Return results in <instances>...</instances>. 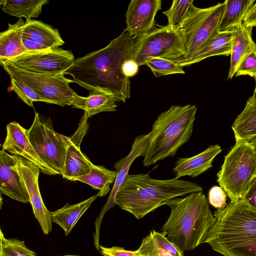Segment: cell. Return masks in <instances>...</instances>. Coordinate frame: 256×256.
<instances>
[{
  "label": "cell",
  "mask_w": 256,
  "mask_h": 256,
  "mask_svg": "<svg viewBox=\"0 0 256 256\" xmlns=\"http://www.w3.org/2000/svg\"><path fill=\"white\" fill-rule=\"evenodd\" d=\"M136 38L124 29L100 50L75 59L64 73L90 93L94 90L112 92L118 102H125L130 96V78L122 73L123 63L132 58Z\"/></svg>",
  "instance_id": "obj_1"
},
{
  "label": "cell",
  "mask_w": 256,
  "mask_h": 256,
  "mask_svg": "<svg viewBox=\"0 0 256 256\" xmlns=\"http://www.w3.org/2000/svg\"><path fill=\"white\" fill-rule=\"evenodd\" d=\"M204 243L224 256H256V212L242 198L214 212Z\"/></svg>",
  "instance_id": "obj_2"
},
{
  "label": "cell",
  "mask_w": 256,
  "mask_h": 256,
  "mask_svg": "<svg viewBox=\"0 0 256 256\" xmlns=\"http://www.w3.org/2000/svg\"><path fill=\"white\" fill-rule=\"evenodd\" d=\"M202 192L196 183L176 178L160 180L148 174H129L117 191L115 206L140 219L168 200Z\"/></svg>",
  "instance_id": "obj_3"
},
{
  "label": "cell",
  "mask_w": 256,
  "mask_h": 256,
  "mask_svg": "<svg viewBox=\"0 0 256 256\" xmlns=\"http://www.w3.org/2000/svg\"><path fill=\"white\" fill-rule=\"evenodd\" d=\"M164 204L170 206V214L162 233L168 240L183 253L204 243L216 220L202 192L190 193L183 198H175Z\"/></svg>",
  "instance_id": "obj_4"
},
{
  "label": "cell",
  "mask_w": 256,
  "mask_h": 256,
  "mask_svg": "<svg viewBox=\"0 0 256 256\" xmlns=\"http://www.w3.org/2000/svg\"><path fill=\"white\" fill-rule=\"evenodd\" d=\"M196 111L194 104L173 105L158 116L150 132L144 166L152 165L176 154L192 135Z\"/></svg>",
  "instance_id": "obj_5"
},
{
  "label": "cell",
  "mask_w": 256,
  "mask_h": 256,
  "mask_svg": "<svg viewBox=\"0 0 256 256\" xmlns=\"http://www.w3.org/2000/svg\"><path fill=\"white\" fill-rule=\"evenodd\" d=\"M256 176V154L247 141L236 140L225 156L217 182L230 201L242 198L252 181Z\"/></svg>",
  "instance_id": "obj_6"
},
{
  "label": "cell",
  "mask_w": 256,
  "mask_h": 256,
  "mask_svg": "<svg viewBox=\"0 0 256 256\" xmlns=\"http://www.w3.org/2000/svg\"><path fill=\"white\" fill-rule=\"evenodd\" d=\"M186 52V40L182 30L168 24L136 39L132 60L140 66L146 64L150 58L176 60L184 56Z\"/></svg>",
  "instance_id": "obj_7"
},
{
  "label": "cell",
  "mask_w": 256,
  "mask_h": 256,
  "mask_svg": "<svg viewBox=\"0 0 256 256\" xmlns=\"http://www.w3.org/2000/svg\"><path fill=\"white\" fill-rule=\"evenodd\" d=\"M33 148L42 160L57 174L64 170L69 137L56 132L50 118L35 112L34 122L26 130Z\"/></svg>",
  "instance_id": "obj_8"
},
{
  "label": "cell",
  "mask_w": 256,
  "mask_h": 256,
  "mask_svg": "<svg viewBox=\"0 0 256 256\" xmlns=\"http://www.w3.org/2000/svg\"><path fill=\"white\" fill-rule=\"evenodd\" d=\"M9 76L25 82L42 98L46 102L62 106H72L78 94L70 86L72 80L64 74L52 76L29 72L14 66L7 62H0Z\"/></svg>",
  "instance_id": "obj_9"
},
{
  "label": "cell",
  "mask_w": 256,
  "mask_h": 256,
  "mask_svg": "<svg viewBox=\"0 0 256 256\" xmlns=\"http://www.w3.org/2000/svg\"><path fill=\"white\" fill-rule=\"evenodd\" d=\"M225 5L224 2L206 8L196 6L178 28L183 33L186 46V54L180 58H190L219 32Z\"/></svg>",
  "instance_id": "obj_10"
},
{
  "label": "cell",
  "mask_w": 256,
  "mask_h": 256,
  "mask_svg": "<svg viewBox=\"0 0 256 256\" xmlns=\"http://www.w3.org/2000/svg\"><path fill=\"white\" fill-rule=\"evenodd\" d=\"M74 60L72 51L58 48L45 50L28 51L6 62L29 72L60 76L64 74Z\"/></svg>",
  "instance_id": "obj_11"
},
{
  "label": "cell",
  "mask_w": 256,
  "mask_h": 256,
  "mask_svg": "<svg viewBox=\"0 0 256 256\" xmlns=\"http://www.w3.org/2000/svg\"><path fill=\"white\" fill-rule=\"evenodd\" d=\"M18 170L30 196L33 213L43 233L48 234L52 229L50 212L45 206L38 186L41 170L36 164L20 156H15Z\"/></svg>",
  "instance_id": "obj_12"
},
{
  "label": "cell",
  "mask_w": 256,
  "mask_h": 256,
  "mask_svg": "<svg viewBox=\"0 0 256 256\" xmlns=\"http://www.w3.org/2000/svg\"><path fill=\"white\" fill-rule=\"evenodd\" d=\"M88 116L86 112L80 120L78 128L74 134L69 137L62 176L68 180L74 181L78 177L85 176L94 168V164L80 150V144L89 128Z\"/></svg>",
  "instance_id": "obj_13"
},
{
  "label": "cell",
  "mask_w": 256,
  "mask_h": 256,
  "mask_svg": "<svg viewBox=\"0 0 256 256\" xmlns=\"http://www.w3.org/2000/svg\"><path fill=\"white\" fill-rule=\"evenodd\" d=\"M161 8L160 0H130L125 14L126 30L136 39L150 32Z\"/></svg>",
  "instance_id": "obj_14"
},
{
  "label": "cell",
  "mask_w": 256,
  "mask_h": 256,
  "mask_svg": "<svg viewBox=\"0 0 256 256\" xmlns=\"http://www.w3.org/2000/svg\"><path fill=\"white\" fill-rule=\"evenodd\" d=\"M6 130V137L2 145L3 150L10 152L14 156H22L32 162L44 174L50 176L57 174L35 151L27 136V130L16 122L8 124Z\"/></svg>",
  "instance_id": "obj_15"
},
{
  "label": "cell",
  "mask_w": 256,
  "mask_h": 256,
  "mask_svg": "<svg viewBox=\"0 0 256 256\" xmlns=\"http://www.w3.org/2000/svg\"><path fill=\"white\" fill-rule=\"evenodd\" d=\"M22 38L28 52L58 48L64 44L58 29L32 19L25 22Z\"/></svg>",
  "instance_id": "obj_16"
},
{
  "label": "cell",
  "mask_w": 256,
  "mask_h": 256,
  "mask_svg": "<svg viewBox=\"0 0 256 256\" xmlns=\"http://www.w3.org/2000/svg\"><path fill=\"white\" fill-rule=\"evenodd\" d=\"M0 192L23 203L30 202L24 184L18 170L15 156L0 152Z\"/></svg>",
  "instance_id": "obj_17"
},
{
  "label": "cell",
  "mask_w": 256,
  "mask_h": 256,
  "mask_svg": "<svg viewBox=\"0 0 256 256\" xmlns=\"http://www.w3.org/2000/svg\"><path fill=\"white\" fill-rule=\"evenodd\" d=\"M150 132L136 136L129 154L115 163L114 168L116 172V177L108 200L102 210L103 214L115 206L114 198L117 191L128 175L130 168L134 160L139 156H145L150 143Z\"/></svg>",
  "instance_id": "obj_18"
},
{
  "label": "cell",
  "mask_w": 256,
  "mask_h": 256,
  "mask_svg": "<svg viewBox=\"0 0 256 256\" xmlns=\"http://www.w3.org/2000/svg\"><path fill=\"white\" fill-rule=\"evenodd\" d=\"M222 150L219 145H212L193 156L178 158L173 172L177 178L184 176L196 177L212 166L214 158Z\"/></svg>",
  "instance_id": "obj_19"
},
{
  "label": "cell",
  "mask_w": 256,
  "mask_h": 256,
  "mask_svg": "<svg viewBox=\"0 0 256 256\" xmlns=\"http://www.w3.org/2000/svg\"><path fill=\"white\" fill-rule=\"evenodd\" d=\"M234 30L219 31L204 46L190 58L174 60L178 66H187L198 62L206 58L216 56L230 55Z\"/></svg>",
  "instance_id": "obj_20"
},
{
  "label": "cell",
  "mask_w": 256,
  "mask_h": 256,
  "mask_svg": "<svg viewBox=\"0 0 256 256\" xmlns=\"http://www.w3.org/2000/svg\"><path fill=\"white\" fill-rule=\"evenodd\" d=\"M234 30L228 80L233 78L244 59L256 50V44L252 38V28L246 27L242 22Z\"/></svg>",
  "instance_id": "obj_21"
},
{
  "label": "cell",
  "mask_w": 256,
  "mask_h": 256,
  "mask_svg": "<svg viewBox=\"0 0 256 256\" xmlns=\"http://www.w3.org/2000/svg\"><path fill=\"white\" fill-rule=\"evenodd\" d=\"M24 23L25 22L20 18L13 24H8L7 30L0 33V62L28 52L22 38Z\"/></svg>",
  "instance_id": "obj_22"
},
{
  "label": "cell",
  "mask_w": 256,
  "mask_h": 256,
  "mask_svg": "<svg viewBox=\"0 0 256 256\" xmlns=\"http://www.w3.org/2000/svg\"><path fill=\"white\" fill-rule=\"evenodd\" d=\"M116 102L114 95L109 91L94 90L88 97L78 95L72 107L83 110L90 118L102 112H116Z\"/></svg>",
  "instance_id": "obj_23"
},
{
  "label": "cell",
  "mask_w": 256,
  "mask_h": 256,
  "mask_svg": "<svg viewBox=\"0 0 256 256\" xmlns=\"http://www.w3.org/2000/svg\"><path fill=\"white\" fill-rule=\"evenodd\" d=\"M134 252L140 256H184L176 245L154 230L144 238L139 248Z\"/></svg>",
  "instance_id": "obj_24"
},
{
  "label": "cell",
  "mask_w": 256,
  "mask_h": 256,
  "mask_svg": "<svg viewBox=\"0 0 256 256\" xmlns=\"http://www.w3.org/2000/svg\"><path fill=\"white\" fill-rule=\"evenodd\" d=\"M232 128L236 140L248 142L256 136V90L248 100L242 112L234 120Z\"/></svg>",
  "instance_id": "obj_25"
},
{
  "label": "cell",
  "mask_w": 256,
  "mask_h": 256,
  "mask_svg": "<svg viewBox=\"0 0 256 256\" xmlns=\"http://www.w3.org/2000/svg\"><path fill=\"white\" fill-rule=\"evenodd\" d=\"M97 194L80 203L66 204L62 208L50 212L52 222L58 224L68 236L78 220L98 197Z\"/></svg>",
  "instance_id": "obj_26"
},
{
  "label": "cell",
  "mask_w": 256,
  "mask_h": 256,
  "mask_svg": "<svg viewBox=\"0 0 256 256\" xmlns=\"http://www.w3.org/2000/svg\"><path fill=\"white\" fill-rule=\"evenodd\" d=\"M219 26V31L235 29L243 22L244 18L254 0H226Z\"/></svg>",
  "instance_id": "obj_27"
},
{
  "label": "cell",
  "mask_w": 256,
  "mask_h": 256,
  "mask_svg": "<svg viewBox=\"0 0 256 256\" xmlns=\"http://www.w3.org/2000/svg\"><path fill=\"white\" fill-rule=\"evenodd\" d=\"M48 2L47 0H2L0 4L4 12L19 18L24 17L28 21L37 18L42 6Z\"/></svg>",
  "instance_id": "obj_28"
},
{
  "label": "cell",
  "mask_w": 256,
  "mask_h": 256,
  "mask_svg": "<svg viewBox=\"0 0 256 256\" xmlns=\"http://www.w3.org/2000/svg\"><path fill=\"white\" fill-rule=\"evenodd\" d=\"M116 177V170H110L103 166L94 165L88 174L76 178L78 180L86 183L95 190H98V196L106 195L110 191V186L114 182Z\"/></svg>",
  "instance_id": "obj_29"
},
{
  "label": "cell",
  "mask_w": 256,
  "mask_h": 256,
  "mask_svg": "<svg viewBox=\"0 0 256 256\" xmlns=\"http://www.w3.org/2000/svg\"><path fill=\"white\" fill-rule=\"evenodd\" d=\"M193 0H174L171 6L162 12L167 18L168 25L178 28L196 8Z\"/></svg>",
  "instance_id": "obj_30"
},
{
  "label": "cell",
  "mask_w": 256,
  "mask_h": 256,
  "mask_svg": "<svg viewBox=\"0 0 256 256\" xmlns=\"http://www.w3.org/2000/svg\"><path fill=\"white\" fill-rule=\"evenodd\" d=\"M0 238V256H37L26 246L24 241L18 238H6L2 230Z\"/></svg>",
  "instance_id": "obj_31"
},
{
  "label": "cell",
  "mask_w": 256,
  "mask_h": 256,
  "mask_svg": "<svg viewBox=\"0 0 256 256\" xmlns=\"http://www.w3.org/2000/svg\"><path fill=\"white\" fill-rule=\"evenodd\" d=\"M146 64L156 78L171 74H185L183 66H178L174 60L161 58H150L146 60Z\"/></svg>",
  "instance_id": "obj_32"
},
{
  "label": "cell",
  "mask_w": 256,
  "mask_h": 256,
  "mask_svg": "<svg viewBox=\"0 0 256 256\" xmlns=\"http://www.w3.org/2000/svg\"><path fill=\"white\" fill-rule=\"evenodd\" d=\"M10 78L11 90L26 104L30 107H33V102H45V100L42 98L30 88L25 82L14 76H10Z\"/></svg>",
  "instance_id": "obj_33"
},
{
  "label": "cell",
  "mask_w": 256,
  "mask_h": 256,
  "mask_svg": "<svg viewBox=\"0 0 256 256\" xmlns=\"http://www.w3.org/2000/svg\"><path fill=\"white\" fill-rule=\"evenodd\" d=\"M209 203L218 210H222L226 206V194L224 190L219 186H214L208 194Z\"/></svg>",
  "instance_id": "obj_34"
},
{
  "label": "cell",
  "mask_w": 256,
  "mask_h": 256,
  "mask_svg": "<svg viewBox=\"0 0 256 256\" xmlns=\"http://www.w3.org/2000/svg\"><path fill=\"white\" fill-rule=\"evenodd\" d=\"M243 75L256 76V50L244 59L235 74L236 77Z\"/></svg>",
  "instance_id": "obj_35"
},
{
  "label": "cell",
  "mask_w": 256,
  "mask_h": 256,
  "mask_svg": "<svg viewBox=\"0 0 256 256\" xmlns=\"http://www.w3.org/2000/svg\"><path fill=\"white\" fill-rule=\"evenodd\" d=\"M242 200L251 209L256 212V176L252 181Z\"/></svg>",
  "instance_id": "obj_36"
},
{
  "label": "cell",
  "mask_w": 256,
  "mask_h": 256,
  "mask_svg": "<svg viewBox=\"0 0 256 256\" xmlns=\"http://www.w3.org/2000/svg\"><path fill=\"white\" fill-rule=\"evenodd\" d=\"M100 250L102 255L108 256H140L135 254L134 251L126 250L124 248L121 247L106 248L100 246Z\"/></svg>",
  "instance_id": "obj_37"
},
{
  "label": "cell",
  "mask_w": 256,
  "mask_h": 256,
  "mask_svg": "<svg viewBox=\"0 0 256 256\" xmlns=\"http://www.w3.org/2000/svg\"><path fill=\"white\" fill-rule=\"evenodd\" d=\"M138 70V65L132 58L126 60L123 63L122 68L123 74L128 78L136 76Z\"/></svg>",
  "instance_id": "obj_38"
},
{
  "label": "cell",
  "mask_w": 256,
  "mask_h": 256,
  "mask_svg": "<svg viewBox=\"0 0 256 256\" xmlns=\"http://www.w3.org/2000/svg\"><path fill=\"white\" fill-rule=\"evenodd\" d=\"M242 22L247 28L256 27V2L247 12Z\"/></svg>",
  "instance_id": "obj_39"
},
{
  "label": "cell",
  "mask_w": 256,
  "mask_h": 256,
  "mask_svg": "<svg viewBox=\"0 0 256 256\" xmlns=\"http://www.w3.org/2000/svg\"><path fill=\"white\" fill-rule=\"evenodd\" d=\"M252 146L256 154V136L252 138L248 141Z\"/></svg>",
  "instance_id": "obj_40"
},
{
  "label": "cell",
  "mask_w": 256,
  "mask_h": 256,
  "mask_svg": "<svg viewBox=\"0 0 256 256\" xmlns=\"http://www.w3.org/2000/svg\"><path fill=\"white\" fill-rule=\"evenodd\" d=\"M62 256H80L76 255V254H65Z\"/></svg>",
  "instance_id": "obj_41"
},
{
  "label": "cell",
  "mask_w": 256,
  "mask_h": 256,
  "mask_svg": "<svg viewBox=\"0 0 256 256\" xmlns=\"http://www.w3.org/2000/svg\"><path fill=\"white\" fill-rule=\"evenodd\" d=\"M254 79L255 80V82H256L254 89L256 90V76H254Z\"/></svg>",
  "instance_id": "obj_42"
},
{
  "label": "cell",
  "mask_w": 256,
  "mask_h": 256,
  "mask_svg": "<svg viewBox=\"0 0 256 256\" xmlns=\"http://www.w3.org/2000/svg\"><path fill=\"white\" fill-rule=\"evenodd\" d=\"M103 256H106V255H103Z\"/></svg>",
  "instance_id": "obj_43"
}]
</instances>
